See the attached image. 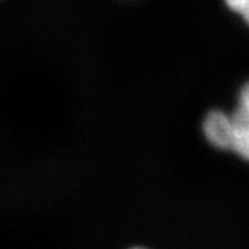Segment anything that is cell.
I'll use <instances>...</instances> for the list:
<instances>
[{"label": "cell", "mask_w": 249, "mask_h": 249, "mask_svg": "<svg viewBox=\"0 0 249 249\" xmlns=\"http://www.w3.org/2000/svg\"><path fill=\"white\" fill-rule=\"evenodd\" d=\"M203 129L210 144L231 150V116L222 111H213L206 117Z\"/></svg>", "instance_id": "obj_2"}, {"label": "cell", "mask_w": 249, "mask_h": 249, "mask_svg": "<svg viewBox=\"0 0 249 249\" xmlns=\"http://www.w3.org/2000/svg\"><path fill=\"white\" fill-rule=\"evenodd\" d=\"M231 11L243 17V20L249 24V0H225Z\"/></svg>", "instance_id": "obj_3"}, {"label": "cell", "mask_w": 249, "mask_h": 249, "mask_svg": "<svg viewBox=\"0 0 249 249\" xmlns=\"http://www.w3.org/2000/svg\"><path fill=\"white\" fill-rule=\"evenodd\" d=\"M231 150L249 161V83L242 89L237 110L231 114Z\"/></svg>", "instance_id": "obj_1"}]
</instances>
